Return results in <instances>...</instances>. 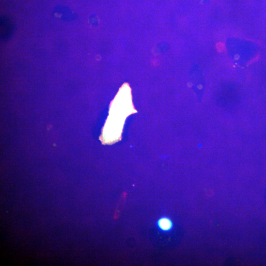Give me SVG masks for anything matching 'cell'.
<instances>
[{
  "instance_id": "cell-1",
  "label": "cell",
  "mask_w": 266,
  "mask_h": 266,
  "mask_svg": "<svg viewBox=\"0 0 266 266\" xmlns=\"http://www.w3.org/2000/svg\"><path fill=\"white\" fill-rule=\"evenodd\" d=\"M157 226L162 231L169 232L172 229L173 223L169 218L162 217L158 220Z\"/></svg>"
}]
</instances>
